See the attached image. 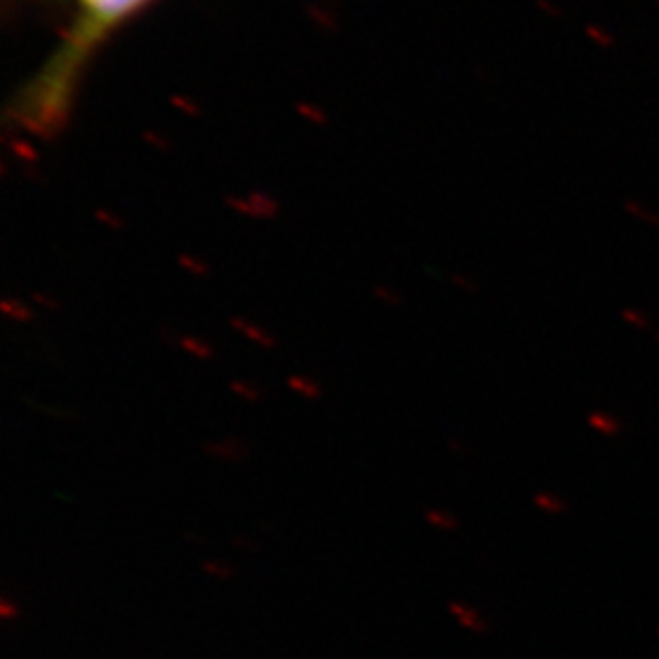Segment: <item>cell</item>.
<instances>
[{"label":"cell","instance_id":"cell-2","mask_svg":"<svg viewBox=\"0 0 659 659\" xmlns=\"http://www.w3.org/2000/svg\"><path fill=\"white\" fill-rule=\"evenodd\" d=\"M448 613L456 621H459L465 629H470V632H474V634H486V632H489V623L482 619V615L476 608H472L470 604H465V601H461V599H452L448 604Z\"/></svg>","mask_w":659,"mask_h":659},{"label":"cell","instance_id":"cell-1","mask_svg":"<svg viewBox=\"0 0 659 659\" xmlns=\"http://www.w3.org/2000/svg\"><path fill=\"white\" fill-rule=\"evenodd\" d=\"M77 19L69 43L55 55L49 69H45L35 90V111L39 118L53 116L55 109H65L69 99V85L85 62L88 53L96 49L107 35L146 9L152 0H75Z\"/></svg>","mask_w":659,"mask_h":659},{"label":"cell","instance_id":"cell-8","mask_svg":"<svg viewBox=\"0 0 659 659\" xmlns=\"http://www.w3.org/2000/svg\"><path fill=\"white\" fill-rule=\"evenodd\" d=\"M623 318H625L629 325H634L636 329H644V327H647V318H642L636 309H625V311H623Z\"/></svg>","mask_w":659,"mask_h":659},{"label":"cell","instance_id":"cell-9","mask_svg":"<svg viewBox=\"0 0 659 659\" xmlns=\"http://www.w3.org/2000/svg\"><path fill=\"white\" fill-rule=\"evenodd\" d=\"M587 33H589V37H591V39H595L599 45H610V43H613V39H610V37H604V35H601V33H604V31H601V28H593V26H589V28H587Z\"/></svg>","mask_w":659,"mask_h":659},{"label":"cell","instance_id":"cell-6","mask_svg":"<svg viewBox=\"0 0 659 659\" xmlns=\"http://www.w3.org/2000/svg\"><path fill=\"white\" fill-rule=\"evenodd\" d=\"M425 517L434 527L444 529V531H454L456 527H459V521H456L452 514L446 512V510H427Z\"/></svg>","mask_w":659,"mask_h":659},{"label":"cell","instance_id":"cell-5","mask_svg":"<svg viewBox=\"0 0 659 659\" xmlns=\"http://www.w3.org/2000/svg\"><path fill=\"white\" fill-rule=\"evenodd\" d=\"M209 454L218 456V459H226V461H241L243 459V446L241 442H214L205 446Z\"/></svg>","mask_w":659,"mask_h":659},{"label":"cell","instance_id":"cell-12","mask_svg":"<svg viewBox=\"0 0 659 659\" xmlns=\"http://www.w3.org/2000/svg\"><path fill=\"white\" fill-rule=\"evenodd\" d=\"M657 634H659V625H657Z\"/></svg>","mask_w":659,"mask_h":659},{"label":"cell","instance_id":"cell-10","mask_svg":"<svg viewBox=\"0 0 659 659\" xmlns=\"http://www.w3.org/2000/svg\"><path fill=\"white\" fill-rule=\"evenodd\" d=\"M0 615H3V619H13V617H17V608L11 606L7 599H3L0 601Z\"/></svg>","mask_w":659,"mask_h":659},{"label":"cell","instance_id":"cell-7","mask_svg":"<svg viewBox=\"0 0 659 659\" xmlns=\"http://www.w3.org/2000/svg\"><path fill=\"white\" fill-rule=\"evenodd\" d=\"M203 567H205V572H209V574H214L216 579H231V576H233V570H231V567L220 565V563H216V561H205Z\"/></svg>","mask_w":659,"mask_h":659},{"label":"cell","instance_id":"cell-3","mask_svg":"<svg viewBox=\"0 0 659 659\" xmlns=\"http://www.w3.org/2000/svg\"><path fill=\"white\" fill-rule=\"evenodd\" d=\"M587 425H589V429H593L595 434L604 436V438H617L623 431V422L615 414H608L604 410L589 412L587 414Z\"/></svg>","mask_w":659,"mask_h":659},{"label":"cell","instance_id":"cell-11","mask_svg":"<svg viewBox=\"0 0 659 659\" xmlns=\"http://www.w3.org/2000/svg\"><path fill=\"white\" fill-rule=\"evenodd\" d=\"M538 7L540 9H544V11H549V13H553V17H559V9H555L549 0H538Z\"/></svg>","mask_w":659,"mask_h":659},{"label":"cell","instance_id":"cell-4","mask_svg":"<svg viewBox=\"0 0 659 659\" xmlns=\"http://www.w3.org/2000/svg\"><path fill=\"white\" fill-rule=\"evenodd\" d=\"M531 502L540 512L549 514V517H559V514L567 512V502L553 491H538L533 493Z\"/></svg>","mask_w":659,"mask_h":659}]
</instances>
